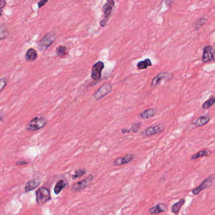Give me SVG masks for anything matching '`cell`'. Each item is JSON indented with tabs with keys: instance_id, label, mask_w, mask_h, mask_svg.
Returning <instances> with one entry per match:
<instances>
[{
	"instance_id": "6da1fadb",
	"label": "cell",
	"mask_w": 215,
	"mask_h": 215,
	"mask_svg": "<svg viewBox=\"0 0 215 215\" xmlns=\"http://www.w3.org/2000/svg\"><path fill=\"white\" fill-rule=\"evenodd\" d=\"M56 38V35L55 32H51L46 34L40 41L38 47L40 51H44L47 49L49 46L54 42Z\"/></svg>"
},
{
	"instance_id": "836d02e7",
	"label": "cell",
	"mask_w": 215,
	"mask_h": 215,
	"mask_svg": "<svg viewBox=\"0 0 215 215\" xmlns=\"http://www.w3.org/2000/svg\"><path fill=\"white\" fill-rule=\"evenodd\" d=\"M1 120V115H0V120Z\"/></svg>"
},
{
	"instance_id": "5bb4252c",
	"label": "cell",
	"mask_w": 215,
	"mask_h": 215,
	"mask_svg": "<svg viewBox=\"0 0 215 215\" xmlns=\"http://www.w3.org/2000/svg\"><path fill=\"white\" fill-rule=\"evenodd\" d=\"M210 120V117L209 115L208 114L206 115H203L201 116V117L196 119L192 123L196 127H202L204 125L208 124Z\"/></svg>"
},
{
	"instance_id": "d6986e66",
	"label": "cell",
	"mask_w": 215,
	"mask_h": 215,
	"mask_svg": "<svg viewBox=\"0 0 215 215\" xmlns=\"http://www.w3.org/2000/svg\"><path fill=\"white\" fill-rule=\"evenodd\" d=\"M68 184V182L65 180H61L58 182L56 185L54 187V193L57 195L60 193V192L65 188Z\"/></svg>"
},
{
	"instance_id": "f1b7e54d",
	"label": "cell",
	"mask_w": 215,
	"mask_h": 215,
	"mask_svg": "<svg viewBox=\"0 0 215 215\" xmlns=\"http://www.w3.org/2000/svg\"><path fill=\"white\" fill-rule=\"evenodd\" d=\"M49 0H41L38 3V7L39 8H41V7H42L43 6H44V4H46Z\"/></svg>"
},
{
	"instance_id": "5b68a950",
	"label": "cell",
	"mask_w": 215,
	"mask_h": 215,
	"mask_svg": "<svg viewBox=\"0 0 215 215\" xmlns=\"http://www.w3.org/2000/svg\"><path fill=\"white\" fill-rule=\"evenodd\" d=\"M112 89H113V86L110 83H105L99 87L97 90L93 93V97L96 100H101L103 98L106 97L107 95L111 92Z\"/></svg>"
},
{
	"instance_id": "e0dca14e",
	"label": "cell",
	"mask_w": 215,
	"mask_h": 215,
	"mask_svg": "<svg viewBox=\"0 0 215 215\" xmlns=\"http://www.w3.org/2000/svg\"><path fill=\"white\" fill-rule=\"evenodd\" d=\"M212 152L210 151L208 149H204L203 150H201L199 151H198V153H196L195 154H194L191 157V160H194L198 159L199 158L201 157H204V156H209L211 154Z\"/></svg>"
},
{
	"instance_id": "9a60e30c",
	"label": "cell",
	"mask_w": 215,
	"mask_h": 215,
	"mask_svg": "<svg viewBox=\"0 0 215 215\" xmlns=\"http://www.w3.org/2000/svg\"><path fill=\"white\" fill-rule=\"evenodd\" d=\"M40 183H41V182L37 178H34L32 180H30L26 184L25 187V191L26 192H28L36 189L40 185Z\"/></svg>"
},
{
	"instance_id": "603a6c76",
	"label": "cell",
	"mask_w": 215,
	"mask_h": 215,
	"mask_svg": "<svg viewBox=\"0 0 215 215\" xmlns=\"http://www.w3.org/2000/svg\"><path fill=\"white\" fill-rule=\"evenodd\" d=\"M56 54L59 57H64L66 55L67 52H68V49L67 47L64 46H60L56 48Z\"/></svg>"
},
{
	"instance_id": "8fae6325",
	"label": "cell",
	"mask_w": 215,
	"mask_h": 215,
	"mask_svg": "<svg viewBox=\"0 0 215 215\" xmlns=\"http://www.w3.org/2000/svg\"><path fill=\"white\" fill-rule=\"evenodd\" d=\"M134 157L135 156H134V154H127L123 157L116 158L113 162V165L114 166H121V165H126L133 161Z\"/></svg>"
},
{
	"instance_id": "f546056e",
	"label": "cell",
	"mask_w": 215,
	"mask_h": 215,
	"mask_svg": "<svg viewBox=\"0 0 215 215\" xmlns=\"http://www.w3.org/2000/svg\"><path fill=\"white\" fill-rule=\"evenodd\" d=\"M6 4V0H0V10L5 6Z\"/></svg>"
},
{
	"instance_id": "3957f363",
	"label": "cell",
	"mask_w": 215,
	"mask_h": 215,
	"mask_svg": "<svg viewBox=\"0 0 215 215\" xmlns=\"http://www.w3.org/2000/svg\"><path fill=\"white\" fill-rule=\"evenodd\" d=\"M47 124V119L44 117H36L29 123L26 128L28 131H37L41 129Z\"/></svg>"
},
{
	"instance_id": "ba28073f",
	"label": "cell",
	"mask_w": 215,
	"mask_h": 215,
	"mask_svg": "<svg viewBox=\"0 0 215 215\" xmlns=\"http://www.w3.org/2000/svg\"><path fill=\"white\" fill-rule=\"evenodd\" d=\"M93 178L94 176L92 174L89 175L86 178L74 183L72 187V190L74 191H79L85 189L86 187H87L90 184V183L93 180Z\"/></svg>"
},
{
	"instance_id": "8992f818",
	"label": "cell",
	"mask_w": 215,
	"mask_h": 215,
	"mask_svg": "<svg viewBox=\"0 0 215 215\" xmlns=\"http://www.w3.org/2000/svg\"><path fill=\"white\" fill-rule=\"evenodd\" d=\"M105 67L104 63L102 61H98L94 64L92 69V78L95 81H98L101 78L102 71Z\"/></svg>"
},
{
	"instance_id": "7402d4cb",
	"label": "cell",
	"mask_w": 215,
	"mask_h": 215,
	"mask_svg": "<svg viewBox=\"0 0 215 215\" xmlns=\"http://www.w3.org/2000/svg\"><path fill=\"white\" fill-rule=\"evenodd\" d=\"M215 102V98H214V96H211L208 99L204 102L203 105H202V108L203 109H209L210 107H211Z\"/></svg>"
},
{
	"instance_id": "cb8c5ba5",
	"label": "cell",
	"mask_w": 215,
	"mask_h": 215,
	"mask_svg": "<svg viewBox=\"0 0 215 215\" xmlns=\"http://www.w3.org/2000/svg\"><path fill=\"white\" fill-rule=\"evenodd\" d=\"M206 21V19L204 17H201L198 21H197L195 24H194V29L196 30H198L201 27H202Z\"/></svg>"
},
{
	"instance_id": "d6a6232c",
	"label": "cell",
	"mask_w": 215,
	"mask_h": 215,
	"mask_svg": "<svg viewBox=\"0 0 215 215\" xmlns=\"http://www.w3.org/2000/svg\"><path fill=\"white\" fill-rule=\"evenodd\" d=\"M1 12L0 11V17H1Z\"/></svg>"
},
{
	"instance_id": "7a4b0ae2",
	"label": "cell",
	"mask_w": 215,
	"mask_h": 215,
	"mask_svg": "<svg viewBox=\"0 0 215 215\" xmlns=\"http://www.w3.org/2000/svg\"><path fill=\"white\" fill-rule=\"evenodd\" d=\"M115 5V1L114 0H108L107 3L103 6L102 11L104 13V16L101 20L100 24L102 27H105L108 22L112 12H113V8Z\"/></svg>"
},
{
	"instance_id": "2e32d148",
	"label": "cell",
	"mask_w": 215,
	"mask_h": 215,
	"mask_svg": "<svg viewBox=\"0 0 215 215\" xmlns=\"http://www.w3.org/2000/svg\"><path fill=\"white\" fill-rule=\"evenodd\" d=\"M155 108H149L141 112L139 114V118L142 119H147L153 117L156 113Z\"/></svg>"
},
{
	"instance_id": "1f68e13d",
	"label": "cell",
	"mask_w": 215,
	"mask_h": 215,
	"mask_svg": "<svg viewBox=\"0 0 215 215\" xmlns=\"http://www.w3.org/2000/svg\"><path fill=\"white\" fill-rule=\"evenodd\" d=\"M27 163V162H18L15 163L16 165H25Z\"/></svg>"
},
{
	"instance_id": "4dcf8cb0",
	"label": "cell",
	"mask_w": 215,
	"mask_h": 215,
	"mask_svg": "<svg viewBox=\"0 0 215 215\" xmlns=\"http://www.w3.org/2000/svg\"><path fill=\"white\" fill-rule=\"evenodd\" d=\"M121 133H122L123 134H126V133H131V131H130V129H126V128H125V129H122V130H121Z\"/></svg>"
},
{
	"instance_id": "277c9868",
	"label": "cell",
	"mask_w": 215,
	"mask_h": 215,
	"mask_svg": "<svg viewBox=\"0 0 215 215\" xmlns=\"http://www.w3.org/2000/svg\"><path fill=\"white\" fill-rule=\"evenodd\" d=\"M50 191L47 188L42 187L36 191V201L39 205H42L51 199Z\"/></svg>"
},
{
	"instance_id": "d4e9b609",
	"label": "cell",
	"mask_w": 215,
	"mask_h": 215,
	"mask_svg": "<svg viewBox=\"0 0 215 215\" xmlns=\"http://www.w3.org/2000/svg\"><path fill=\"white\" fill-rule=\"evenodd\" d=\"M9 35L8 29L4 27H0V40L6 39Z\"/></svg>"
},
{
	"instance_id": "4fadbf2b",
	"label": "cell",
	"mask_w": 215,
	"mask_h": 215,
	"mask_svg": "<svg viewBox=\"0 0 215 215\" xmlns=\"http://www.w3.org/2000/svg\"><path fill=\"white\" fill-rule=\"evenodd\" d=\"M167 209H168V208L166 204H163V203H160V204H156V206H155L150 208L148 209V211L150 214H159V213L166 211Z\"/></svg>"
},
{
	"instance_id": "52a82bcc",
	"label": "cell",
	"mask_w": 215,
	"mask_h": 215,
	"mask_svg": "<svg viewBox=\"0 0 215 215\" xmlns=\"http://www.w3.org/2000/svg\"><path fill=\"white\" fill-rule=\"evenodd\" d=\"M214 176L213 175H211V176H210L208 178L204 179V180L202 182V183H201L198 187H196L192 190V194L196 196L198 195L201 191H203L204 189H207V188L211 186L214 181Z\"/></svg>"
},
{
	"instance_id": "44dd1931",
	"label": "cell",
	"mask_w": 215,
	"mask_h": 215,
	"mask_svg": "<svg viewBox=\"0 0 215 215\" xmlns=\"http://www.w3.org/2000/svg\"><path fill=\"white\" fill-rule=\"evenodd\" d=\"M152 65L151 61L150 59H146L144 61H140L137 64V68L138 70H145Z\"/></svg>"
},
{
	"instance_id": "ac0fdd59",
	"label": "cell",
	"mask_w": 215,
	"mask_h": 215,
	"mask_svg": "<svg viewBox=\"0 0 215 215\" xmlns=\"http://www.w3.org/2000/svg\"><path fill=\"white\" fill-rule=\"evenodd\" d=\"M186 203V199H181L180 201H178V202L173 204L172 206V212L173 214H178L180 212L181 209L183 207V204Z\"/></svg>"
},
{
	"instance_id": "4316f807",
	"label": "cell",
	"mask_w": 215,
	"mask_h": 215,
	"mask_svg": "<svg viewBox=\"0 0 215 215\" xmlns=\"http://www.w3.org/2000/svg\"><path fill=\"white\" fill-rule=\"evenodd\" d=\"M87 173V171L85 169H78L75 171V173L72 176L73 179H76L78 177L83 176Z\"/></svg>"
},
{
	"instance_id": "9c48e42d",
	"label": "cell",
	"mask_w": 215,
	"mask_h": 215,
	"mask_svg": "<svg viewBox=\"0 0 215 215\" xmlns=\"http://www.w3.org/2000/svg\"><path fill=\"white\" fill-rule=\"evenodd\" d=\"M214 48L211 46H206L203 49L202 61L203 62H210L214 60Z\"/></svg>"
},
{
	"instance_id": "484cf974",
	"label": "cell",
	"mask_w": 215,
	"mask_h": 215,
	"mask_svg": "<svg viewBox=\"0 0 215 215\" xmlns=\"http://www.w3.org/2000/svg\"><path fill=\"white\" fill-rule=\"evenodd\" d=\"M141 126V123H134L131 125V127L130 128V131L134 133H137Z\"/></svg>"
},
{
	"instance_id": "83f0119b",
	"label": "cell",
	"mask_w": 215,
	"mask_h": 215,
	"mask_svg": "<svg viewBox=\"0 0 215 215\" xmlns=\"http://www.w3.org/2000/svg\"><path fill=\"white\" fill-rule=\"evenodd\" d=\"M6 78H1L0 79V92H1L3 89L5 87V86L6 85Z\"/></svg>"
},
{
	"instance_id": "7c38bea8",
	"label": "cell",
	"mask_w": 215,
	"mask_h": 215,
	"mask_svg": "<svg viewBox=\"0 0 215 215\" xmlns=\"http://www.w3.org/2000/svg\"><path fill=\"white\" fill-rule=\"evenodd\" d=\"M171 73H168L167 72H162V73H159L157 76H156V77H154L153 78V80H152L151 83V87H153V88L156 87V86H158L163 80H166V79L169 80L170 78H171Z\"/></svg>"
},
{
	"instance_id": "ffe728a7",
	"label": "cell",
	"mask_w": 215,
	"mask_h": 215,
	"mask_svg": "<svg viewBox=\"0 0 215 215\" xmlns=\"http://www.w3.org/2000/svg\"><path fill=\"white\" fill-rule=\"evenodd\" d=\"M37 53L34 49H29L25 54V59L27 61H33L37 59Z\"/></svg>"
},
{
	"instance_id": "30bf717a",
	"label": "cell",
	"mask_w": 215,
	"mask_h": 215,
	"mask_svg": "<svg viewBox=\"0 0 215 215\" xmlns=\"http://www.w3.org/2000/svg\"><path fill=\"white\" fill-rule=\"evenodd\" d=\"M163 130L164 128L163 126L160 124H156L146 128L145 131V134L147 136H151L162 133L163 131Z\"/></svg>"
}]
</instances>
